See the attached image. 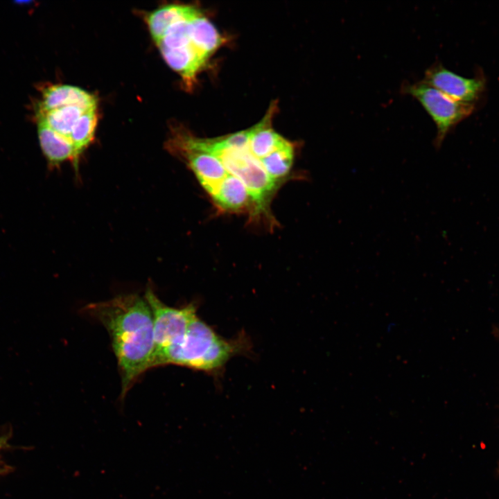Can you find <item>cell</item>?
<instances>
[{
  "label": "cell",
  "instance_id": "obj_1",
  "mask_svg": "<svg viewBox=\"0 0 499 499\" xmlns=\"http://www.w3.org/2000/svg\"><path fill=\"white\" fill-rule=\"evenodd\" d=\"M83 310L110 335L123 397L139 376L152 368L155 341L150 308L144 298L128 294L89 304Z\"/></svg>",
  "mask_w": 499,
  "mask_h": 499
},
{
  "label": "cell",
  "instance_id": "obj_2",
  "mask_svg": "<svg viewBox=\"0 0 499 499\" xmlns=\"http://www.w3.org/2000/svg\"><path fill=\"white\" fill-rule=\"evenodd\" d=\"M245 345L240 339L228 340L220 337L197 315L183 336L154 355L152 367L172 364L216 372L241 353Z\"/></svg>",
  "mask_w": 499,
  "mask_h": 499
},
{
  "label": "cell",
  "instance_id": "obj_3",
  "mask_svg": "<svg viewBox=\"0 0 499 499\" xmlns=\"http://www.w3.org/2000/svg\"><path fill=\"white\" fill-rule=\"evenodd\" d=\"M180 136L191 146L218 158L226 170L245 184L255 211H267L278 182L268 175L261 161L250 151L249 146L236 148L227 145L221 138L200 139L182 133Z\"/></svg>",
  "mask_w": 499,
  "mask_h": 499
},
{
  "label": "cell",
  "instance_id": "obj_4",
  "mask_svg": "<svg viewBox=\"0 0 499 499\" xmlns=\"http://www.w3.org/2000/svg\"><path fill=\"white\" fill-rule=\"evenodd\" d=\"M401 91L417 99L435 123L437 134L434 146L437 149L449 132L475 110V104L455 100L423 80L404 83Z\"/></svg>",
  "mask_w": 499,
  "mask_h": 499
},
{
  "label": "cell",
  "instance_id": "obj_5",
  "mask_svg": "<svg viewBox=\"0 0 499 499\" xmlns=\"http://www.w3.org/2000/svg\"><path fill=\"white\" fill-rule=\"evenodd\" d=\"M144 299L152 315L155 355L185 334L191 322L197 316L196 310L192 304L182 308L166 305L150 286L147 288Z\"/></svg>",
  "mask_w": 499,
  "mask_h": 499
},
{
  "label": "cell",
  "instance_id": "obj_6",
  "mask_svg": "<svg viewBox=\"0 0 499 499\" xmlns=\"http://www.w3.org/2000/svg\"><path fill=\"white\" fill-rule=\"evenodd\" d=\"M167 146L173 155L186 164L213 200L224 180L230 174L220 159L209 152L191 146L179 134L171 139Z\"/></svg>",
  "mask_w": 499,
  "mask_h": 499
},
{
  "label": "cell",
  "instance_id": "obj_7",
  "mask_svg": "<svg viewBox=\"0 0 499 499\" xmlns=\"http://www.w3.org/2000/svg\"><path fill=\"white\" fill-rule=\"evenodd\" d=\"M423 81L455 100L475 105L485 89L484 78H465L438 63L426 71Z\"/></svg>",
  "mask_w": 499,
  "mask_h": 499
},
{
  "label": "cell",
  "instance_id": "obj_8",
  "mask_svg": "<svg viewBox=\"0 0 499 499\" xmlns=\"http://www.w3.org/2000/svg\"><path fill=\"white\" fill-rule=\"evenodd\" d=\"M96 97L87 91L69 85H53L45 88L37 112L66 106H76L85 111L96 109Z\"/></svg>",
  "mask_w": 499,
  "mask_h": 499
},
{
  "label": "cell",
  "instance_id": "obj_9",
  "mask_svg": "<svg viewBox=\"0 0 499 499\" xmlns=\"http://www.w3.org/2000/svg\"><path fill=\"white\" fill-rule=\"evenodd\" d=\"M37 129L40 145L49 166L56 167L69 160L77 170L78 160L71 139L55 132L40 121H38Z\"/></svg>",
  "mask_w": 499,
  "mask_h": 499
},
{
  "label": "cell",
  "instance_id": "obj_10",
  "mask_svg": "<svg viewBox=\"0 0 499 499\" xmlns=\"http://www.w3.org/2000/svg\"><path fill=\"white\" fill-rule=\"evenodd\" d=\"M167 64L182 77L188 87L193 85L196 73L207 59L193 45L177 49H159Z\"/></svg>",
  "mask_w": 499,
  "mask_h": 499
},
{
  "label": "cell",
  "instance_id": "obj_11",
  "mask_svg": "<svg viewBox=\"0 0 499 499\" xmlns=\"http://www.w3.org/2000/svg\"><path fill=\"white\" fill-rule=\"evenodd\" d=\"M200 14L201 12L193 6L167 5L149 13L146 22L152 39L157 43L170 26L179 21L191 20Z\"/></svg>",
  "mask_w": 499,
  "mask_h": 499
},
{
  "label": "cell",
  "instance_id": "obj_12",
  "mask_svg": "<svg viewBox=\"0 0 499 499\" xmlns=\"http://www.w3.org/2000/svg\"><path fill=\"white\" fill-rule=\"evenodd\" d=\"M268 111L267 115L260 123L250 128L249 150L259 160L288 141L271 128V119L274 111V107L271 106Z\"/></svg>",
  "mask_w": 499,
  "mask_h": 499
},
{
  "label": "cell",
  "instance_id": "obj_13",
  "mask_svg": "<svg viewBox=\"0 0 499 499\" xmlns=\"http://www.w3.org/2000/svg\"><path fill=\"white\" fill-rule=\"evenodd\" d=\"M213 200L217 207L227 211H242L252 203L245 184L231 174L224 180Z\"/></svg>",
  "mask_w": 499,
  "mask_h": 499
},
{
  "label": "cell",
  "instance_id": "obj_14",
  "mask_svg": "<svg viewBox=\"0 0 499 499\" xmlns=\"http://www.w3.org/2000/svg\"><path fill=\"white\" fill-rule=\"evenodd\" d=\"M189 36L193 45L207 58L222 42L215 26L202 14L189 21Z\"/></svg>",
  "mask_w": 499,
  "mask_h": 499
},
{
  "label": "cell",
  "instance_id": "obj_15",
  "mask_svg": "<svg viewBox=\"0 0 499 499\" xmlns=\"http://www.w3.org/2000/svg\"><path fill=\"white\" fill-rule=\"evenodd\" d=\"M85 112L76 106H66L37 112V118L55 132L70 139L75 124Z\"/></svg>",
  "mask_w": 499,
  "mask_h": 499
},
{
  "label": "cell",
  "instance_id": "obj_16",
  "mask_svg": "<svg viewBox=\"0 0 499 499\" xmlns=\"http://www.w3.org/2000/svg\"><path fill=\"white\" fill-rule=\"evenodd\" d=\"M294 152L293 145L288 141L260 161L268 175L279 183L289 173L293 163Z\"/></svg>",
  "mask_w": 499,
  "mask_h": 499
},
{
  "label": "cell",
  "instance_id": "obj_17",
  "mask_svg": "<svg viewBox=\"0 0 499 499\" xmlns=\"http://www.w3.org/2000/svg\"><path fill=\"white\" fill-rule=\"evenodd\" d=\"M97 121L96 109L87 110L81 115L72 130L70 139L78 161L80 155L94 139Z\"/></svg>",
  "mask_w": 499,
  "mask_h": 499
},
{
  "label": "cell",
  "instance_id": "obj_18",
  "mask_svg": "<svg viewBox=\"0 0 499 499\" xmlns=\"http://www.w3.org/2000/svg\"><path fill=\"white\" fill-rule=\"evenodd\" d=\"M189 21H179L170 26L157 43L159 49H177L191 44Z\"/></svg>",
  "mask_w": 499,
  "mask_h": 499
},
{
  "label": "cell",
  "instance_id": "obj_19",
  "mask_svg": "<svg viewBox=\"0 0 499 499\" xmlns=\"http://www.w3.org/2000/svg\"><path fill=\"white\" fill-rule=\"evenodd\" d=\"M6 443V439L0 437V450L3 448V446Z\"/></svg>",
  "mask_w": 499,
  "mask_h": 499
},
{
  "label": "cell",
  "instance_id": "obj_20",
  "mask_svg": "<svg viewBox=\"0 0 499 499\" xmlns=\"http://www.w3.org/2000/svg\"><path fill=\"white\" fill-rule=\"evenodd\" d=\"M1 471H2V470H1V469H0V473H1Z\"/></svg>",
  "mask_w": 499,
  "mask_h": 499
}]
</instances>
